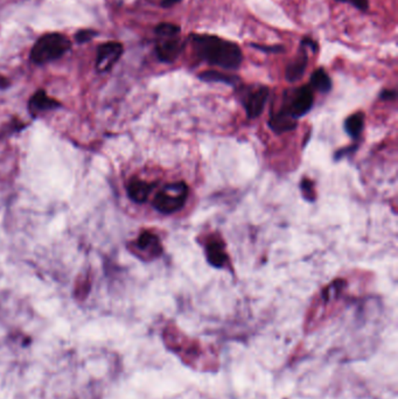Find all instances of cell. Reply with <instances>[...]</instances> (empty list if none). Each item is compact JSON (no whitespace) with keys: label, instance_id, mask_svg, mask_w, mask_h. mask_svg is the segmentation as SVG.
<instances>
[{"label":"cell","instance_id":"cell-5","mask_svg":"<svg viewBox=\"0 0 398 399\" xmlns=\"http://www.w3.org/2000/svg\"><path fill=\"white\" fill-rule=\"evenodd\" d=\"M313 102H314V96H313L312 88L310 86H304L293 91L286 111L293 118L303 117L310 110L312 109Z\"/></svg>","mask_w":398,"mask_h":399},{"label":"cell","instance_id":"cell-23","mask_svg":"<svg viewBox=\"0 0 398 399\" xmlns=\"http://www.w3.org/2000/svg\"><path fill=\"white\" fill-rule=\"evenodd\" d=\"M182 0H162V8H169L174 6V5H177L178 3H180Z\"/></svg>","mask_w":398,"mask_h":399},{"label":"cell","instance_id":"cell-15","mask_svg":"<svg viewBox=\"0 0 398 399\" xmlns=\"http://www.w3.org/2000/svg\"><path fill=\"white\" fill-rule=\"evenodd\" d=\"M310 87L320 93H328L332 89V81L330 76L323 68L316 69L310 81Z\"/></svg>","mask_w":398,"mask_h":399},{"label":"cell","instance_id":"cell-4","mask_svg":"<svg viewBox=\"0 0 398 399\" xmlns=\"http://www.w3.org/2000/svg\"><path fill=\"white\" fill-rule=\"evenodd\" d=\"M179 35H180L157 37L155 53L159 60L164 64H173L182 53L184 42Z\"/></svg>","mask_w":398,"mask_h":399},{"label":"cell","instance_id":"cell-6","mask_svg":"<svg viewBox=\"0 0 398 399\" xmlns=\"http://www.w3.org/2000/svg\"><path fill=\"white\" fill-rule=\"evenodd\" d=\"M124 48L120 42H106L98 47L96 69L98 72H106L113 68L123 55Z\"/></svg>","mask_w":398,"mask_h":399},{"label":"cell","instance_id":"cell-19","mask_svg":"<svg viewBox=\"0 0 398 399\" xmlns=\"http://www.w3.org/2000/svg\"><path fill=\"white\" fill-rule=\"evenodd\" d=\"M313 182L308 179H304L301 181V192H303V195H304L305 199L308 200V201H314L316 199V194H314V191H313Z\"/></svg>","mask_w":398,"mask_h":399},{"label":"cell","instance_id":"cell-8","mask_svg":"<svg viewBox=\"0 0 398 399\" xmlns=\"http://www.w3.org/2000/svg\"><path fill=\"white\" fill-rule=\"evenodd\" d=\"M307 50V47L301 41L297 57H294L286 67L285 79L289 82H297L304 76L305 70L307 68L308 64Z\"/></svg>","mask_w":398,"mask_h":399},{"label":"cell","instance_id":"cell-17","mask_svg":"<svg viewBox=\"0 0 398 399\" xmlns=\"http://www.w3.org/2000/svg\"><path fill=\"white\" fill-rule=\"evenodd\" d=\"M180 27L174 23H159L155 27V35L157 37H164V35H180Z\"/></svg>","mask_w":398,"mask_h":399},{"label":"cell","instance_id":"cell-1","mask_svg":"<svg viewBox=\"0 0 398 399\" xmlns=\"http://www.w3.org/2000/svg\"><path fill=\"white\" fill-rule=\"evenodd\" d=\"M189 41L196 57L211 66L236 70L243 61V53L238 45L216 35H191Z\"/></svg>","mask_w":398,"mask_h":399},{"label":"cell","instance_id":"cell-3","mask_svg":"<svg viewBox=\"0 0 398 399\" xmlns=\"http://www.w3.org/2000/svg\"><path fill=\"white\" fill-rule=\"evenodd\" d=\"M187 196L188 187L184 182L171 184L155 195L153 207L162 214H173L184 207Z\"/></svg>","mask_w":398,"mask_h":399},{"label":"cell","instance_id":"cell-9","mask_svg":"<svg viewBox=\"0 0 398 399\" xmlns=\"http://www.w3.org/2000/svg\"><path fill=\"white\" fill-rule=\"evenodd\" d=\"M60 106V103L49 97L46 95L45 91H37V94L34 95L33 97L30 98V103H28V109H30L32 115H37V113H42V111H47V110L55 109Z\"/></svg>","mask_w":398,"mask_h":399},{"label":"cell","instance_id":"cell-22","mask_svg":"<svg viewBox=\"0 0 398 399\" xmlns=\"http://www.w3.org/2000/svg\"><path fill=\"white\" fill-rule=\"evenodd\" d=\"M382 99H395L396 98V91L395 90H384L381 94Z\"/></svg>","mask_w":398,"mask_h":399},{"label":"cell","instance_id":"cell-18","mask_svg":"<svg viewBox=\"0 0 398 399\" xmlns=\"http://www.w3.org/2000/svg\"><path fill=\"white\" fill-rule=\"evenodd\" d=\"M250 47L257 49V50H260V52H263V53L278 54L283 53V52L285 50L283 45L265 46L258 45V43H250Z\"/></svg>","mask_w":398,"mask_h":399},{"label":"cell","instance_id":"cell-20","mask_svg":"<svg viewBox=\"0 0 398 399\" xmlns=\"http://www.w3.org/2000/svg\"><path fill=\"white\" fill-rule=\"evenodd\" d=\"M97 35V33L93 30H79L75 35L76 41L79 42V43L89 42L95 38V35Z\"/></svg>","mask_w":398,"mask_h":399},{"label":"cell","instance_id":"cell-21","mask_svg":"<svg viewBox=\"0 0 398 399\" xmlns=\"http://www.w3.org/2000/svg\"><path fill=\"white\" fill-rule=\"evenodd\" d=\"M335 1L353 5L354 8H357L360 11H368L369 8V0H335Z\"/></svg>","mask_w":398,"mask_h":399},{"label":"cell","instance_id":"cell-10","mask_svg":"<svg viewBox=\"0 0 398 399\" xmlns=\"http://www.w3.org/2000/svg\"><path fill=\"white\" fill-rule=\"evenodd\" d=\"M154 185L143 180H131L128 186V195L132 201L137 204L146 202Z\"/></svg>","mask_w":398,"mask_h":399},{"label":"cell","instance_id":"cell-13","mask_svg":"<svg viewBox=\"0 0 398 399\" xmlns=\"http://www.w3.org/2000/svg\"><path fill=\"white\" fill-rule=\"evenodd\" d=\"M207 260L214 268H222L227 262L225 246L220 242H211L207 245Z\"/></svg>","mask_w":398,"mask_h":399},{"label":"cell","instance_id":"cell-7","mask_svg":"<svg viewBox=\"0 0 398 399\" xmlns=\"http://www.w3.org/2000/svg\"><path fill=\"white\" fill-rule=\"evenodd\" d=\"M269 97V88L260 86L248 91L243 98L245 111L249 118H257L263 113Z\"/></svg>","mask_w":398,"mask_h":399},{"label":"cell","instance_id":"cell-14","mask_svg":"<svg viewBox=\"0 0 398 399\" xmlns=\"http://www.w3.org/2000/svg\"><path fill=\"white\" fill-rule=\"evenodd\" d=\"M199 79L205 82H221L229 84V86H236L240 82V77L226 74V72H216V70H207V72H201Z\"/></svg>","mask_w":398,"mask_h":399},{"label":"cell","instance_id":"cell-24","mask_svg":"<svg viewBox=\"0 0 398 399\" xmlns=\"http://www.w3.org/2000/svg\"><path fill=\"white\" fill-rule=\"evenodd\" d=\"M10 86V81H8L4 76L0 75V89H5Z\"/></svg>","mask_w":398,"mask_h":399},{"label":"cell","instance_id":"cell-11","mask_svg":"<svg viewBox=\"0 0 398 399\" xmlns=\"http://www.w3.org/2000/svg\"><path fill=\"white\" fill-rule=\"evenodd\" d=\"M269 125H270V128L274 132L283 133V132L293 130L297 126V123H296V118H293L286 110H282V111H279L274 116H271Z\"/></svg>","mask_w":398,"mask_h":399},{"label":"cell","instance_id":"cell-2","mask_svg":"<svg viewBox=\"0 0 398 399\" xmlns=\"http://www.w3.org/2000/svg\"><path fill=\"white\" fill-rule=\"evenodd\" d=\"M70 41L60 33L42 35L30 50V59L34 64H45L64 57L70 49Z\"/></svg>","mask_w":398,"mask_h":399},{"label":"cell","instance_id":"cell-16","mask_svg":"<svg viewBox=\"0 0 398 399\" xmlns=\"http://www.w3.org/2000/svg\"><path fill=\"white\" fill-rule=\"evenodd\" d=\"M363 125H365L363 113H355L353 116L347 118L345 123V131L350 135V138L357 139L363 130Z\"/></svg>","mask_w":398,"mask_h":399},{"label":"cell","instance_id":"cell-12","mask_svg":"<svg viewBox=\"0 0 398 399\" xmlns=\"http://www.w3.org/2000/svg\"><path fill=\"white\" fill-rule=\"evenodd\" d=\"M137 246L144 253L154 257L159 256L162 251V244H160L159 238L155 235L150 233V231H145V233L140 235L138 241H137Z\"/></svg>","mask_w":398,"mask_h":399}]
</instances>
